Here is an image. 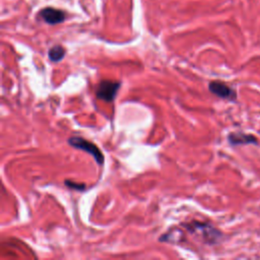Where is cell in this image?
Segmentation results:
<instances>
[{"label": "cell", "instance_id": "1", "mask_svg": "<svg viewBox=\"0 0 260 260\" xmlns=\"http://www.w3.org/2000/svg\"><path fill=\"white\" fill-rule=\"evenodd\" d=\"M182 225L188 233L196 236L207 245H216L223 238L222 232L208 222L191 221Z\"/></svg>", "mask_w": 260, "mask_h": 260}, {"label": "cell", "instance_id": "7", "mask_svg": "<svg viewBox=\"0 0 260 260\" xmlns=\"http://www.w3.org/2000/svg\"><path fill=\"white\" fill-rule=\"evenodd\" d=\"M183 240V234L180 229H170L159 239V241L166 243H181Z\"/></svg>", "mask_w": 260, "mask_h": 260}, {"label": "cell", "instance_id": "4", "mask_svg": "<svg viewBox=\"0 0 260 260\" xmlns=\"http://www.w3.org/2000/svg\"><path fill=\"white\" fill-rule=\"evenodd\" d=\"M208 89L211 94L219 97L220 99L227 101H236V90L222 81H212L208 84Z\"/></svg>", "mask_w": 260, "mask_h": 260}, {"label": "cell", "instance_id": "9", "mask_svg": "<svg viewBox=\"0 0 260 260\" xmlns=\"http://www.w3.org/2000/svg\"><path fill=\"white\" fill-rule=\"evenodd\" d=\"M64 185L66 187H69V189H73L76 191H84L87 187V185L85 183H76V182H74V181L69 180V179H67L64 181Z\"/></svg>", "mask_w": 260, "mask_h": 260}, {"label": "cell", "instance_id": "8", "mask_svg": "<svg viewBox=\"0 0 260 260\" xmlns=\"http://www.w3.org/2000/svg\"><path fill=\"white\" fill-rule=\"evenodd\" d=\"M66 50L61 46V45H55L51 47L48 52V57L51 62H60L65 57Z\"/></svg>", "mask_w": 260, "mask_h": 260}, {"label": "cell", "instance_id": "2", "mask_svg": "<svg viewBox=\"0 0 260 260\" xmlns=\"http://www.w3.org/2000/svg\"><path fill=\"white\" fill-rule=\"evenodd\" d=\"M67 143L73 149L86 152L87 154L92 156L98 165L100 166L104 165L105 156L103 153H102V151L92 141L87 140L86 139L81 137H71L69 139V140H67Z\"/></svg>", "mask_w": 260, "mask_h": 260}, {"label": "cell", "instance_id": "6", "mask_svg": "<svg viewBox=\"0 0 260 260\" xmlns=\"http://www.w3.org/2000/svg\"><path fill=\"white\" fill-rule=\"evenodd\" d=\"M228 141L231 145H245V144H257L258 139L252 134L244 132H232L228 135Z\"/></svg>", "mask_w": 260, "mask_h": 260}, {"label": "cell", "instance_id": "5", "mask_svg": "<svg viewBox=\"0 0 260 260\" xmlns=\"http://www.w3.org/2000/svg\"><path fill=\"white\" fill-rule=\"evenodd\" d=\"M40 17L49 25H57L61 24L65 19V14L59 9H55L52 7L44 8L40 11Z\"/></svg>", "mask_w": 260, "mask_h": 260}, {"label": "cell", "instance_id": "3", "mask_svg": "<svg viewBox=\"0 0 260 260\" xmlns=\"http://www.w3.org/2000/svg\"><path fill=\"white\" fill-rule=\"evenodd\" d=\"M120 82H112V81H102L99 83L96 89V97L99 100L106 102V103H112L116 99V96L121 87Z\"/></svg>", "mask_w": 260, "mask_h": 260}]
</instances>
